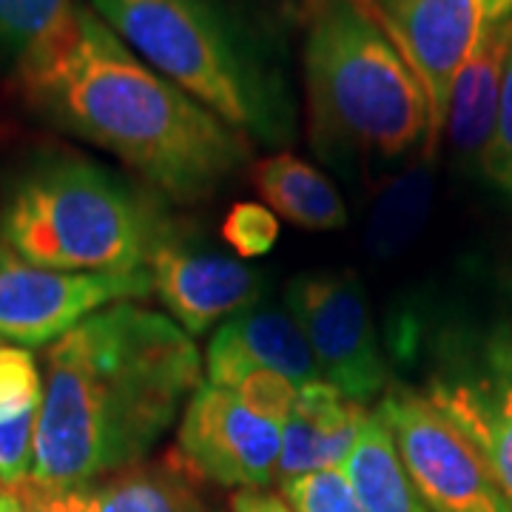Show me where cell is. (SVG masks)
Instances as JSON below:
<instances>
[{"instance_id":"1","label":"cell","mask_w":512,"mask_h":512,"mask_svg":"<svg viewBox=\"0 0 512 512\" xmlns=\"http://www.w3.org/2000/svg\"><path fill=\"white\" fill-rule=\"evenodd\" d=\"M197 345L163 313L114 305L46 350L32 476L77 490L134 467L200 387Z\"/></svg>"},{"instance_id":"2","label":"cell","mask_w":512,"mask_h":512,"mask_svg":"<svg viewBox=\"0 0 512 512\" xmlns=\"http://www.w3.org/2000/svg\"><path fill=\"white\" fill-rule=\"evenodd\" d=\"M18 74L40 114L111 151L174 202L214 197L251 157L239 131L151 69L86 6Z\"/></svg>"},{"instance_id":"3","label":"cell","mask_w":512,"mask_h":512,"mask_svg":"<svg viewBox=\"0 0 512 512\" xmlns=\"http://www.w3.org/2000/svg\"><path fill=\"white\" fill-rule=\"evenodd\" d=\"M305 89L328 160H396L430 140L424 89L365 0H308Z\"/></svg>"},{"instance_id":"4","label":"cell","mask_w":512,"mask_h":512,"mask_svg":"<svg viewBox=\"0 0 512 512\" xmlns=\"http://www.w3.org/2000/svg\"><path fill=\"white\" fill-rule=\"evenodd\" d=\"M0 234L23 262L72 274L140 271L168 239L128 185L80 157L26 168L6 200Z\"/></svg>"},{"instance_id":"5","label":"cell","mask_w":512,"mask_h":512,"mask_svg":"<svg viewBox=\"0 0 512 512\" xmlns=\"http://www.w3.org/2000/svg\"><path fill=\"white\" fill-rule=\"evenodd\" d=\"M97 18L225 126L274 143L288 117L214 0H92Z\"/></svg>"},{"instance_id":"6","label":"cell","mask_w":512,"mask_h":512,"mask_svg":"<svg viewBox=\"0 0 512 512\" xmlns=\"http://www.w3.org/2000/svg\"><path fill=\"white\" fill-rule=\"evenodd\" d=\"M379 416L430 512H512L487 453L430 396L393 393Z\"/></svg>"},{"instance_id":"7","label":"cell","mask_w":512,"mask_h":512,"mask_svg":"<svg viewBox=\"0 0 512 512\" xmlns=\"http://www.w3.org/2000/svg\"><path fill=\"white\" fill-rule=\"evenodd\" d=\"M404 63L424 89L430 109V148L436 146L450 92L481 32L512 18V0H365Z\"/></svg>"},{"instance_id":"8","label":"cell","mask_w":512,"mask_h":512,"mask_svg":"<svg viewBox=\"0 0 512 512\" xmlns=\"http://www.w3.org/2000/svg\"><path fill=\"white\" fill-rule=\"evenodd\" d=\"M288 311L311 345L322 382L333 384L356 404L382 393L387 370L365 288L356 274L296 279L288 288Z\"/></svg>"},{"instance_id":"9","label":"cell","mask_w":512,"mask_h":512,"mask_svg":"<svg viewBox=\"0 0 512 512\" xmlns=\"http://www.w3.org/2000/svg\"><path fill=\"white\" fill-rule=\"evenodd\" d=\"M151 293V271L72 274L23 262L0 245V336L18 345H49L117 299Z\"/></svg>"},{"instance_id":"10","label":"cell","mask_w":512,"mask_h":512,"mask_svg":"<svg viewBox=\"0 0 512 512\" xmlns=\"http://www.w3.org/2000/svg\"><path fill=\"white\" fill-rule=\"evenodd\" d=\"M177 447L191 473L222 487L259 490L279 470L282 427L251 413L234 390L205 382L185 404Z\"/></svg>"},{"instance_id":"11","label":"cell","mask_w":512,"mask_h":512,"mask_svg":"<svg viewBox=\"0 0 512 512\" xmlns=\"http://www.w3.org/2000/svg\"><path fill=\"white\" fill-rule=\"evenodd\" d=\"M151 291L165 302L188 333L200 336L225 316L259 299V274L242 262L217 254L188 251L163 239L148 259Z\"/></svg>"},{"instance_id":"12","label":"cell","mask_w":512,"mask_h":512,"mask_svg":"<svg viewBox=\"0 0 512 512\" xmlns=\"http://www.w3.org/2000/svg\"><path fill=\"white\" fill-rule=\"evenodd\" d=\"M259 367L288 376L296 387L322 382L311 345L291 311L262 299L234 313L211 339L208 382L237 390V384Z\"/></svg>"},{"instance_id":"13","label":"cell","mask_w":512,"mask_h":512,"mask_svg":"<svg viewBox=\"0 0 512 512\" xmlns=\"http://www.w3.org/2000/svg\"><path fill=\"white\" fill-rule=\"evenodd\" d=\"M365 421L362 404L350 402L333 384L299 387L291 416L282 424L279 481L291 484L322 470H342Z\"/></svg>"},{"instance_id":"14","label":"cell","mask_w":512,"mask_h":512,"mask_svg":"<svg viewBox=\"0 0 512 512\" xmlns=\"http://www.w3.org/2000/svg\"><path fill=\"white\" fill-rule=\"evenodd\" d=\"M512 46V18L490 23L458 72L444 128L461 157H478L490 143L501 100V83Z\"/></svg>"},{"instance_id":"15","label":"cell","mask_w":512,"mask_h":512,"mask_svg":"<svg viewBox=\"0 0 512 512\" xmlns=\"http://www.w3.org/2000/svg\"><path fill=\"white\" fill-rule=\"evenodd\" d=\"M254 185L279 217L308 231L348 225V208L322 171L293 154H274L254 168Z\"/></svg>"},{"instance_id":"16","label":"cell","mask_w":512,"mask_h":512,"mask_svg":"<svg viewBox=\"0 0 512 512\" xmlns=\"http://www.w3.org/2000/svg\"><path fill=\"white\" fill-rule=\"evenodd\" d=\"M430 399L481 444L512 501V373L476 384H444Z\"/></svg>"},{"instance_id":"17","label":"cell","mask_w":512,"mask_h":512,"mask_svg":"<svg viewBox=\"0 0 512 512\" xmlns=\"http://www.w3.org/2000/svg\"><path fill=\"white\" fill-rule=\"evenodd\" d=\"M342 473L365 512H430L404 473L396 441L379 413L362 424Z\"/></svg>"},{"instance_id":"18","label":"cell","mask_w":512,"mask_h":512,"mask_svg":"<svg viewBox=\"0 0 512 512\" xmlns=\"http://www.w3.org/2000/svg\"><path fill=\"white\" fill-rule=\"evenodd\" d=\"M433 200V171L427 157L393 177L379 191L365 228V248L373 259H393L419 237Z\"/></svg>"},{"instance_id":"19","label":"cell","mask_w":512,"mask_h":512,"mask_svg":"<svg viewBox=\"0 0 512 512\" xmlns=\"http://www.w3.org/2000/svg\"><path fill=\"white\" fill-rule=\"evenodd\" d=\"M94 512H211L171 464H134L94 490Z\"/></svg>"},{"instance_id":"20","label":"cell","mask_w":512,"mask_h":512,"mask_svg":"<svg viewBox=\"0 0 512 512\" xmlns=\"http://www.w3.org/2000/svg\"><path fill=\"white\" fill-rule=\"evenodd\" d=\"M74 9V0H0V55L26 69L55 46Z\"/></svg>"},{"instance_id":"21","label":"cell","mask_w":512,"mask_h":512,"mask_svg":"<svg viewBox=\"0 0 512 512\" xmlns=\"http://www.w3.org/2000/svg\"><path fill=\"white\" fill-rule=\"evenodd\" d=\"M293 512H365L342 470H322L282 484Z\"/></svg>"},{"instance_id":"22","label":"cell","mask_w":512,"mask_h":512,"mask_svg":"<svg viewBox=\"0 0 512 512\" xmlns=\"http://www.w3.org/2000/svg\"><path fill=\"white\" fill-rule=\"evenodd\" d=\"M40 396H43V382L32 353L0 345V419L37 410Z\"/></svg>"},{"instance_id":"23","label":"cell","mask_w":512,"mask_h":512,"mask_svg":"<svg viewBox=\"0 0 512 512\" xmlns=\"http://www.w3.org/2000/svg\"><path fill=\"white\" fill-rule=\"evenodd\" d=\"M239 396V402L245 404L251 413H256L259 419L274 421V424H285V419L291 416L293 404H296V396H299V387L276 373V370H251L242 382L237 384L234 390Z\"/></svg>"},{"instance_id":"24","label":"cell","mask_w":512,"mask_h":512,"mask_svg":"<svg viewBox=\"0 0 512 512\" xmlns=\"http://www.w3.org/2000/svg\"><path fill=\"white\" fill-rule=\"evenodd\" d=\"M222 237L242 256L268 254L279 239L274 211L256 202H237L222 222Z\"/></svg>"},{"instance_id":"25","label":"cell","mask_w":512,"mask_h":512,"mask_svg":"<svg viewBox=\"0 0 512 512\" xmlns=\"http://www.w3.org/2000/svg\"><path fill=\"white\" fill-rule=\"evenodd\" d=\"M37 410L0 419V481L6 487H18L32 476Z\"/></svg>"},{"instance_id":"26","label":"cell","mask_w":512,"mask_h":512,"mask_svg":"<svg viewBox=\"0 0 512 512\" xmlns=\"http://www.w3.org/2000/svg\"><path fill=\"white\" fill-rule=\"evenodd\" d=\"M481 168L495 185H501L512 194V46L507 69H504V83H501L493 137L481 154Z\"/></svg>"},{"instance_id":"27","label":"cell","mask_w":512,"mask_h":512,"mask_svg":"<svg viewBox=\"0 0 512 512\" xmlns=\"http://www.w3.org/2000/svg\"><path fill=\"white\" fill-rule=\"evenodd\" d=\"M15 490L20 501V512H94V490L77 487V490H52L40 487L35 481H23Z\"/></svg>"},{"instance_id":"28","label":"cell","mask_w":512,"mask_h":512,"mask_svg":"<svg viewBox=\"0 0 512 512\" xmlns=\"http://www.w3.org/2000/svg\"><path fill=\"white\" fill-rule=\"evenodd\" d=\"M234 512H293L285 498L262 490H239L234 495Z\"/></svg>"}]
</instances>
